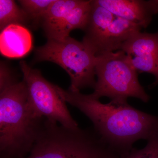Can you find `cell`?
Segmentation results:
<instances>
[{"label": "cell", "mask_w": 158, "mask_h": 158, "mask_svg": "<svg viewBox=\"0 0 158 158\" xmlns=\"http://www.w3.org/2000/svg\"><path fill=\"white\" fill-rule=\"evenodd\" d=\"M56 88L65 102L90 119L95 132L119 158L127 156L136 141H148L158 134V116L137 110L127 101L104 104L91 94Z\"/></svg>", "instance_id": "cell-1"}, {"label": "cell", "mask_w": 158, "mask_h": 158, "mask_svg": "<svg viewBox=\"0 0 158 158\" xmlns=\"http://www.w3.org/2000/svg\"><path fill=\"white\" fill-rule=\"evenodd\" d=\"M44 120L32 107L23 80L0 89L1 158H23L27 155Z\"/></svg>", "instance_id": "cell-2"}, {"label": "cell", "mask_w": 158, "mask_h": 158, "mask_svg": "<svg viewBox=\"0 0 158 158\" xmlns=\"http://www.w3.org/2000/svg\"><path fill=\"white\" fill-rule=\"evenodd\" d=\"M118 158L94 128H69L45 118L31 151L23 158Z\"/></svg>", "instance_id": "cell-3"}, {"label": "cell", "mask_w": 158, "mask_h": 158, "mask_svg": "<svg viewBox=\"0 0 158 158\" xmlns=\"http://www.w3.org/2000/svg\"><path fill=\"white\" fill-rule=\"evenodd\" d=\"M95 74L97 81L91 94L95 98L106 97L111 101L124 102L133 97L149 101V95L138 81V72L123 51L97 55Z\"/></svg>", "instance_id": "cell-4"}, {"label": "cell", "mask_w": 158, "mask_h": 158, "mask_svg": "<svg viewBox=\"0 0 158 158\" xmlns=\"http://www.w3.org/2000/svg\"><path fill=\"white\" fill-rule=\"evenodd\" d=\"M34 58V62H53L63 68L70 78V90L95 87L96 55L82 41L70 36L62 40H48L35 49Z\"/></svg>", "instance_id": "cell-5"}, {"label": "cell", "mask_w": 158, "mask_h": 158, "mask_svg": "<svg viewBox=\"0 0 158 158\" xmlns=\"http://www.w3.org/2000/svg\"><path fill=\"white\" fill-rule=\"evenodd\" d=\"M19 65L29 100L37 115L65 127H78L56 85L46 80L39 70L31 68L25 61H21Z\"/></svg>", "instance_id": "cell-6"}, {"label": "cell", "mask_w": 158, "mask_h": 158, "mask_svg": "<svg viewBox=\"0 0 158 158\" xmlns=\"http://www.w3.org/2000/svg\"><path fill=\"white\" fill-rule=\"evenodd\" d=\"M91 10V0H55L41 23L48 40H62L75 29L84 31Z\"/></svg>", "instance_id": "cell-7"}, {"label": "cell", "mask_w": 158, "mask_h": 158, "mask_svg": "<svg viewBox=\"0 0 158 158\" xmlns=\"http://www.w3.org/2000/svg\"><path fill=\"white\" fill-rule=\"evenodd\" d=\"M115 16L96 0H91V10L83 41L96 55L99 52L106 31Z\"/></svg>", "instance_id": "cell-8"}, {"label": "cell", "mask_w": 158, "mask_h": 158, "mask_svg": "<svg viewBox=\"0 0 158 158\" xmlns=\"http://www.w3.org/2000/svg\"><path fill=\"white\" fill-rule=\"evenodd\" d=\"M33 48V38L26 27L12 24L1 31L0 52L4 57L18 59L26 56Z\"/></svg>", "instance_id": "cell-9"}, {"label": "cell", "mask_w": 158, "mask_h": 158, "mask_svg": "<svg viewBox=\"0 0 158 158\" xmlns=\"http://www.w3.org/2000/svg\"><path fill=\"white\" fill-rule=\"evenodd\" d=\"M100 6L115 16L141 24L144 28L149 25L152 14L147 1L142 0H96Z\"/></svg>", "instance_id": "cell-10"}, {"label": "cell", "mask_w": 158, "mask_h": 158, "mask_svg": "<svg viewBox=\"0 0 158 158\" xmlns=\"http://www.w3.org/2000/svg\"><path fill=\"white\" fill-rule=\"evenodd\" d=\"M144 27L140 23L115 16L106 33L98 54L120 50L122 47Z\"/></svg>", "instance_id": "cell-11"}, {"label": "cell", "mask_w": 158, "mask_h": 158, "mask_svg": "<svg viewBox=\"0 0 158 158\" xmlns=\"http://www.w3.org/2000/svg\"><path fill=\"white\" fill-rule=\"evenodd\" d=\"M120 50L130 56L158 54V31L153 34L136 33L125 43Z\"/></svg>", "instance_id": "cell-12"}, {"label": "cell", "mask_w": 158, "mask_h": 158, "mask_svg": "<svg viewBox=\"0 0 158 158\" xmlns=\"http://www.w3.org/2000/svg\"><path fill=\"white\" fill-rule=\"evenodd\" d=\"M12 24L26 27L31 24L24 11L12 0H0V30Z\"/></svg>", "instance_id": "cell-13"}, {"label": "cell", "mask_w": 158, "mask_h": 158, "mask_svg": "<svg viewBox=\"0 0 158 158\" xmlns=\"http://www.w3.org/2000/svg\"><path fill=\"white\" fill-rule=\"evenodd\" d=\"M55 0H20L18 1L30 20L33 27L41 24L52 4Z\"/></svg>", "instance_id": "cell-14"}, {"label": "cell", "mask_w": 158, "mask_h": 158, "mask_svg": "<svg viewBox=\"0 0 158 158\" xmlns=\"http://www.w3.org/2000/svg\"><path fill=\"white\" fill-rule=\"evenodd\" d=\"M128 56L132 65L138 72L152 74L155 77V81L149 88H153L158 85V54Z\"/></svg>", "instance_id": "cell-15"}, {"label": "cell", "mask_w": 158, "mask_h": 158, "mask_svg": "<svg viewBox=\"0 0 158 158\" xmlns=\"http://www.w3.org/2000/svg\"><path fill=\"white\" fill-rule=\"evenodd\" d=\"M121 158H158V134L148 140L144 148H133L127 156Z\"/></svg>", "instance_id": "cell-16"}, {"label": "cell", "mask_w": 158, "mask_h": 158, "mask_svg": "<svg viewBox=\"0 0 158 158\" xmlns=\"http://www.w3.org/2000/svg\"><path fill=\"white\" fill-rule=\"evenodd\" d=\"M0 89L16 81L15 80L9 67L3 62L0 65Z\"/></svg>", "instance_id": "cell-17"}, {"label": "cell", "mask_w": 158, "mask_h": 158, "mask_svg": "<svg viewBox=\"0 0 158 158\" xmlns=\"http://www.w3.org/2000/svg\"><path fill=\"white\" fill-rule=\"evenodd\" d=\"M148 6L152 15L158 13V0L147 1Z\"/></svg>", "instance_id": "cell-18"}]
</instances>
